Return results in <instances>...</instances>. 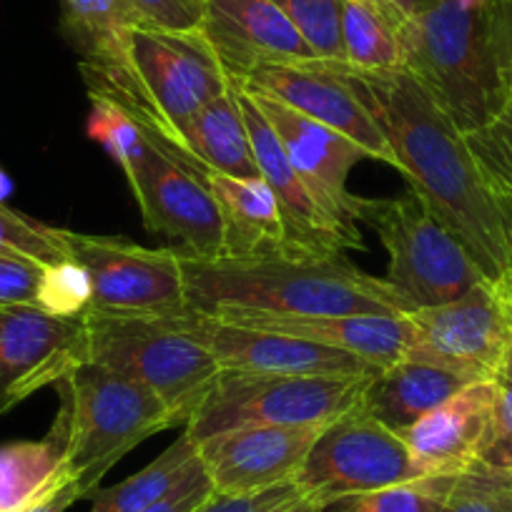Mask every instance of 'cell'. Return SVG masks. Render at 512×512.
Segmentation results:
<instances>
[{
    "label": "cell",
    "mask_w": 512,
    "mask_h": 512,
    "mask_svg": "<svg viewBox=\"0 0 512 512\" xmlns=\"http://www.w3.org/2000/svg\"><path fill=\"white\" fill-rule=\"evenodd\" d=\"M332 63L374 118L412 191L465 246L482 277L500 284L510 264L512 216L487 186L450 113L407 68L362 71Z\"/></svg>",
    "instance_id": "cell-1"
},
{
    "label": "cell",
    "mask_w": 512,
    "mask_h": 512,
    "mask_svg": "<svg viewBox=\"0 0 512 512\" xmlns=\"http://www.w3.org/2000/svg\"><path fill=\"white\" fill-rule=\"evenodd\" d=\"M186 309L211 317H334L410 314L400 294L342 254H181Z\"/></svg>",
    "instance_id": "cell-2"
},
{
    "label": "cell",
    "mask_w": 512,
    "mask_h": 512,
    "mask_svg": "<svg viewBox=\"0 0 512 512\" xmlns=\"http://www.w3.org/2000/svg\"><path fill=\"white\" fill-rule=\"evenodd\" d=\"M88 96L106 98L146 134L181 159L184 131L211 98L229 91L231 78L206 38L134 26L121 56L108 63H78Z\"/></svg>",
    "instance_id": "cell-3"
},
{
    "label": "cell",
    "mask_w": 512,
    "mask_h": 512,
    "mask_svg": "<svg viewBox=\"0 0 512 512\" xmlns=\"http://www.w3.org/2000/svg\"><path fill=\"white\" fill-rule=\"evenodd\" d=\"M405 68L450 113L462 134L485 126L510 98L497 58L490 6L435 0L400 23Z\"/></svg>",
    "instance_id": "cell-4"
},
{
    "label": "cell",
    "mask_w": 512,
    "mask_h": 512,
    "mask_svg": "<svg viewBox=\"0 0 512 512\" xmlns=\"http://www.w3.org/2000/svg\"><path fill=\"white\" fill-rule=\"evenodd\" d=\"M58 390L61 410L53 427L66 437V467L83 497H91L106 472L136 445L179 425L156 392L103 364H78Z\"/></svg>",
    "instance_id": "cell-5"
},
{
    "label": "cell",
    "mask_w": 512,
    "mask_h": 512,
    "mask_svg": "<svg viewBox=\"0 0 512 512\" xmlns=\"http://www.w3.org/2000/svg\"><path fill=\"white\" fill-rule=\"evenodd\" d=\"M86 362L121 372L161 397L186 427L221 367L166 317H108L86 309Z\"/></svg>",
    "instance_id": "cell-6"
},
{
    "label": "cell",
    "mask_w": 512,
    "mask_h": 512,
    "mask_svg": "<svg viewBox=\"0 0 512 512\" xmlns=\"http://www.w3.org/2000/svg\"><path fill=\"white\" fill-rule=\"evenodd\" d=\"M354 221L367 224L390 254L387 279L415 309L440 307L487 282L465 246L432 216L415 191L397 199L354 201Z\"/></svg>",
    "instance_id": "cell-7"
},
{
    "label": "cell",
    "mask_w": 512,
    "mask_h": 512,
    "mask_svg": "<svg viewBox=\"0 0 512 512\" xmlns=\"http://www.w3.org/2000/svg\"><path fill=\"white\" fill-rule=\"evenodd\" d=\"M369 377H294L221 369L186 432L196 442L216 432L256 425H329L362 405Z\"/></svg>",
    "instance_id": "cell-8"
},
{
    "label": "cell",
    "mask_w": 512,
    "mask_h": 512,
    "mask_svg": "<svg viewBox=\"0 0 512 512\" xmlns=\"http://www.w3.org/2000/svg\"><path fill=\"white\" fill-rule=\"evenodd\" d=\"M430 477L395 430L362 405L329 422L309 450L297 485L322 507L349 495Z\"/></svg>",
    "instance_id": "cell-9"
},
{
    "label": "cell",
    "mask_w": 512,
    "mask_h": 512,
    "mask_svg": "<svg viewBox=\"0 0 512 512\" xmlns=\"http://www.w3.org/2000/svg\"><path fill=\"white\" fill-rule=\"evenodd\" d=\"M68 256L91 277V312L108 317H171L186 312V287L176 249H149L118 236L61 229Z\"/></svg>",
    "instance_id": "cell-10"
},
{
    "label": "cell",
    "mask_w": 512,
    "mask_h": 512,
    "mask_svg": "<svg viewBox=\"0 0 512 512\" xmlns=\"http://www.w3.org/2000/svg\"><path fill=\"white\" fill-rule=\"evenodd\" d=\"M405 359L432 364L470 382L492 379L512 347V304L495 284L480 282L465 297L407 314Z\"/></svg>",
    "instance_id": "cell-11"
},
{
    "label": "cell",
    "mask_w": 512,
    "mask_h": 512,
    "mask_svg": "<svg viewBox=\"0 0 512 512\" xmlns=\"http://www.w3.org/2000/svg\"><path fill=\"white\" fill-rule=\"evenodd\" d=\"M176 329L189 334L219 362L224 372L249 374H294V377H372L379 367L342 352L299 337H287L267 329L226 322L211 314H171Z\"/></svg>",
    "instance_id": "cell-12"
},
{
    "label": "cell",
    "mask_w": 512,
    "mask_h": 512,
    "mask_svg": "<svg viewBox=\"0 0 512 512\" xmlns=\"http://www.w3.org/2000/svg\"><path fill=\"white\" fill-rule=\"evenodd\" d=\"M128 184L151 234L174 241L181 254H224V219L201 171L151 139L149 154Z\"/></svg>",
    "instance_id": "cell-13"
},
{
    "label": "cell",
    "mask_w": 512,
    "mask_h": 512,
    "mask_svg": "<svg viewBox=\"0 0 512 512\" xmlns=\"http://www.w3.org/2000/svg\"><path fill=\"white\" fill-rule=\"evenodd\" d=\"M86 362L81 317H53L41 307H0V415Z\"/></svg>",
    "instance_id": "cell-14"
},
{
    "label": "cell",
    "mask_w": 512,
    "mask_h": 512,
    "mask_svg": "<svg viewBox=\"0 0 512 512\" xmlns=\"http://www.w3.org/2000/svg\"><path fill=\"white\" fill-rule=\"evenodd\" d=\"M239 83L279 98L294 111L347 136L367 159L384 161L397 169V159L384 134L332 61L267 63L254 68Z\"/></svg>",
    "instance_id": "cell-15"
},
{
    "label": "cell",
    "mask_w": 512,
    "mask_h": 512,
    "mask_svg": "<svg viewBox=\"0 0 512 512\" xmlns=\"http://www.w3.org/2000/svg\"><path fill=\"white\" fill-rule=\"evenodd\" d=\"M327 425H256L216 432L199 442L214 492L244 495L297 480L309 450Z\"/></svg>",
    "instance_id": "cell-16"
},
{
    "label": "cell",
    "mask_w": 512,
    "mask_h": 512,
    "mask_svg": "<svg viewBox=\"0 0 512 512\" xmlns=\"http://www.w3.org/2000/svg\"><path fill=\"white\" fill-rule=\"evenodd\" d=\"M234 81V78H231ZM239 83V81H236ZM241 86V83H239ZM244 88L249 93L256 108L264 113L274 134L282 141L289 161L299 171L319 204L329 211L344 226H354V201L357 196L347 189V176L362 159H367L362 149L347 136H342L334 128L294 111L292 106L282 103L279 98L269 96L256 88Z\"/></svg>",
    "instance_id": "cell-17"
},
{
    "label": "cell",
    "mask_w": 512,
    "mask_h": 512,
    "mask_svg": "<svg viewBox=\"0 0 512 512\" xmlns=\"http://www.w3.org/2000/svg\"><path fill=\"white\" fill-rule=\"evenodd\" d=\"M234 86L241 111H244L256 169L277 196L294 244L307 254H342L344 249H362L359 229L344 226L319 204L307 181L299 176V171L289 161L282 141L274 134V128L269 126L264 113L256 108V103L251 101L249 93L239 83L234 81Z\"/></svg>",
    "instance_id": "cell-18"
},
{
    "label": "cell",
    "mask_w": 512,
    "mask_h": 512,
    "mask_svg": "<svg viewBox=\"0 0 512 512\" xmlns=\"http://www.w3.org/2000/svg\"><path fill=\"white\" fill-rule=\"evenodd\" d=\"M199 33L234 81L267 63L317 61L274 0H204Z\"/></svg>",
    "instance_id": "cell-19"
},
{
    "label": "cell",
    "mask_w": 512,
    "mask_h": 512,
    "mask_svg": "<svg viewBox=\"0 0 512 512\" xmlns=\"http://www.w3.org/2000/svg\"><path fill=\"white\" fill-rule=\"evenodd\" d=\"M495 382L480 379L427 412L420 422L400 432L415 460L430 475H462L480 465L490 435Z\"/></svg>",
    "instance_id": "cell-20"
},
{
    "label": "cell",
    "mask_w": 512,
    "mask_h": 512,
    "mask_svg": "<svg viewBox=\"0 0 512 512\" xmlns=\"http://www.w3.org/2000/svg\"><path fill=\"white\" fill-rule=\"evenodd\" d=\"M226 322L342 349L379 369L405 359L407 342H410L407 314H334V317H256L251 314V317H229Z\"/></svg>",
    "instance_id": "cell-21"
},
{
    "label": "cell",
    "mask_w": 512,
    "mask_h": 512,
    "mask_svg": "<svg viewBox=\"0 0 512 512\" xmlns=\"http://www.w3.org/2000/svg\"><path fill=\"white\" fill-rule=\"evenodd\" d=\"M224 219L221 256H299L307 251L292 241L282 206L262 176L234 179L204 174Z\"/></svg>",
    "instance_id": "cell-22"
},
{
    "label": "cell",
    "mask_w": 512,
    "mask_h": 512,
    "mask_svg": "<svg viewBox=\"0 0 512 512\" xmlns=\"http://www.w3.org/2000/svg\"><path fill=\"white\" fill-rule=\"evenodd\" d=\"M467 384L470 379L457 377V374L432 367V364L400 359L390 367L377 369L369 377L362 395V407L374 420L400 435L407 427L420 422L427 412L457 395Z\"/></svg>",
    "instance_id": "cell-23"
},
{
    "label": "cell",
    "mask_w": 512,
    "mask_h": 512,
    "mask_svg": "<svg viewBox=\"0 0 512 512\" xmlns=\"http://www.w3.org/2000/svg\"><path fill=\"white\" fill-rule=\"evenodd\" d=\"M181 161L201 174H224L234 179L259 176L234 81L229 91L211 98L189 121Z\"/></svg>",
    "instance_id": "cell-24"
},
{
    "label": "cell",
    "mask_w": 512,
    "mask_h": 512,
    "mask_svg": "<svg viewBox=\"0 0 512 512\" xmlns=\"http://www.w3.org/2000/svg\"><path fill=\"white\" fill-rule=\"evenodd\" d=\"M66 477V437L58 427L43 440L0 445V512H23Z\"/></svg>",
    "instance_id": "cell-25"
},
{
    "label": "cell",
    "mask_w": 512,
    "mask_h": 512,
    "mask_svg": "<svg viewBox=\"0 0 512 512\" xmlns=\"http://www.w3.org/2000/svg\"><path fill=\"white\" fill-rule=\"evenodd\" d=\"M199 442L184 435L166 447L154 462L111 487H98L91 495V512H146L164 502L191 472L199 467Z\"/></svg>",
    "instance_id": "cell-26"
},
{
    "label": "cell",
    "mask_w": 512,
    "mask_h": 512,
    "mask_svg": "<svg viewBox=\"0 0 512 512\" xmlns=\"http://www.w3.org/2000/svg\"><path fill=\"white\" fill-rule=\"evenodd\" d=\"M400 13L387 0H342L344 53L349 66L362 71L405 68Z\"/></svg>",
    "instance_id": "cell-27"
},
{
    "label": "cell",
    "mask_w": 512,
    "mask_h": 512,
    "mask_svg": "<svg viewBox=\"0 0 512 512\" xmlns=\"http://www.w3.org/2000/svg\"><path fill=\"white\" fill-rule=\"evenodd\" d=\"M144 26L128 0H61V31L83 63L121 56L126 33Z\"/></svg>",
    "instance_id": "cell-28"
},
{
    "label": "cell",
    "mask_w": 512,
    "mask_h": 512,
    "mask_svg": "<svg viewBox=\"0 0 512 512\" xmlns=\"http://www.w3.org/2000/svg\"><path fill=\"white\" fill-rule=\"evenodd\" d=\"M460 475H430L334 500L324 512H440Z\"/></svg>",
    "instance_id": "cell-29"
},
{
    "label": "cell",
    "mask_w": 512,
    "mask_h": 512,
    "mask_svg": "<svg viewBox=\"0 0 512 512\" xmlns=\"http://www.w3.org/2000/svg\"><path fill=\"white\" fill-rule=\"evenodd\" d=\"M86 134L88 139L103 146V151L126 174V179L136 174V169H139L141 161L146 159L151 149V136L146 134L144 128L128 116L123 108L106 101V98L91 96Z\"/></svg>",
    "instance_id": "cell-30"
},
{
    "label": "cell",
    "mask_w": 512,
    "mask_h": 512,
    "mask_svg": "<svg viewBox=\"0 0 512 512\" xmlns=\"http://www.w3.org/2000/svg\"><path fill=\"white\" fill-rule=\"evenodd\" d=\"M465 141L492 194L512 216V96L485 126L465 134Z\"/></svg>",
    "instance_id": "cell-31"
},
{
    "label": "cell",
    "mask_w": 512,
    "mask_h": 512,
    "mask_svg": "<svg viewBox=\"0 0 512 512\" xmlns=\"http://www.w3.org/2000/svg\"><path fill=\"white\" fill-rule=\"evenodd\" d=\"M0 256L26 259L38 267L71 259L58 226L41 224L6 204H0Z\"/></svg>",
    "instance_id": "cell-32"
},
{
    "label": "cell",
    "mask_w": 512,
    "mask_h": 512,
    "mask_svg": "<svg viewBox=\"0 0 512 512\" xmlns=\"http://www.w3.org/2000/svg\"><path fill=\"white\" fill-rule=\"evenodd\" d=\"M307 41L317 61H347L342 0H274Z\"/></svg>",
    "instance_id": "cell-33"
},
{
    "label": "cell",
    "mask_w": 512,
    "mask_h": 512,
    "mask_svg": "<svg viewBox=\"0 0 512 512\" xmlns=\"http://www.w3.org/2000/svg\"><path fill=\"white\" fill-rule=\"evenodd\" d=\"M91 277L86 267L76 259L43 267L41 287H38V307L53 317H81L91 307Z\"/></svg>",
    "instance_id": "cell-34"
},
{
    "label": "cell",
    "mask_w": 512,
    "mask_h": 512,
    "mask_svg": "<svg viewBox=\"0 0 512 512\" xmlns=\"http://www.w3.org/2000/svg\"><path fill=\"white\" fill-rule=\"evenodd\" d=\"M492 382H495V405H492L490 435L480 455V465L512 480V347L507 349Z\"/></svg>",
    "instance_id": "cell-35"
},
{
    "label": "cell",
    "mask_w": 512,
    "mask_h": 512,
    "mask_svg": "<svg viewBox=\"0 0 512 512\" xmlns=\"http://www.w3.org/2000/svg\"><path fill=\"white\" fill-rule=\"evenodd\" d=\"M512 485L482 465L462 472L452 485L440 512H505V492Z\"/></svg>",
    "instance_id": "cell-36"
},
{
    "label": "cell",
    "mask_w": 512,
    "mask_h": 512,
    "mask_svg": "<svg viewBox=\"0 0 512 512\" xmlns=\"http://www.w3.org/2000/svg\"><path fill=\"white\" fill-rule=\"evenodd\" d=\"M304 495L302 487L294 482L267 487V490L244 492V495H221L211 492L194 512H279Z\"/></svg>",
    "instance_id": "cell-37"
},
{
    "label": "cell",
    "mask_w": 512,
    "mask_h": 512,
    "mask_svg": "<svg viewBox=\"0 0 512 512\" xmlns=\"http://www.w3.org/2000/svg\"><path fill=\"white\" fill-rule=\"evenodd\" d=\"M149 28L196 33L204 21V0H128Z\"/></svg>",
    "instance_id": "cell-38"
},
{
    "label": "cell",
    "mask_w": 512,
    "mask_h": 512,
    "mask_svg": "<svg viewBox=\"0 0 512 512\" xmlns=\"http://www.w3.org/2000/svg\"><path fill=\"white\" fill-rule=\"evenodd\" d=\"M41 277L38 264L0 256V307H38Z\"/></svg>",
    "instance_id": "cell-39"
},
{
    "label": "cell",
    "mask_w": 512,
    "mask_h": 512,
    "mask_svg": "<svg viewBox=\"0 0 512 512\" xmlns=\"http://www.w3.org/2000/svg\"><path fill=\"white\" fill-rule=\"evenodd\" d=\"M211 492H214V487H211V480L209 475H206L204 465L199 462V467H196V470L191 472V475L186 477L164 502H159V505L151 507V510L146 512H194Z\"/></svg>",
    "instance_id": "cell-40"
},
{
    "label": "cell",
    "mask_w": 512,
    "mask_h": 512,
    "mask_svg": "<svg viewBox=\"0 0 512 512\" xmlns=\"http://www.w3.org/2000/svg\"><path fill=\"white\" fill-rule=\"evenodd\" d=\"M487 6H490L502 81H505L507 93L512 96V0H490Z\"/></svg>",
    "instance_id": "cell-41"
},
{
    "label": "cell",
    "mask_w": 512,
    "mask_h": 512,
    "mask_svg": "<svg viewBox=\"0 0 512 512\" xmlns=\"http://www.w3.org/2000/svg\"><path fill=\"white\" fill-rule=\"evenodd\" d=\"M83 500V492L73 477H66L58 485H53L46 495L38 497L33 505H28L23 512H66L73 502Z\"/></svg>",
    "instance_id": "cell-42"
},
{
    "label": "cell",
    "mask_w": 512,
    "mask_h": 512,
    "mask_svg": "<svg viewBox=\"0 0 512 512\" xmlns=\"http://www.w3.org/2000/svg\"><path fill=\"white\" fill-rule=\"evenodd\" d=\"M387 3H390V6L395 8L400 16L412 18V16H417V13L425 11V8H430L435 0H387Z\"/></svg>",
    "instance_id": "cell-43"
},
{
    "label": "cell",
    "mask_w": 512,
    "mask_h": 512,
    "mask_svg": "<svg viewBox=\"0 0 512 512\" xmlns=\"http://www.w3.org/2000/svg\"><path fill=\"white\" fill-rule=\"evenodd\" d=\"M279 512H324V507L319 505V502L314 500V497L302 495V497H299V500H294L292 505L282 507V510H279Z\"/></svg>",
    "instance_id": "cell-44"
},
{
    "label": "cell",
    "mask_w": 512,
    "mask_h": 512,
    "mask_svg": "<svg viewBox=\"0 0 512 512\" xmlns=\"http://www.w3.org/2000/svg\"><path fill=\"white\" fill-rule=\"evenodd\" d=\"M495 287H497V292H500L502 297L512 304V246H510V264H507L505 277H502V282L495 284Z\"/></svg>",
    "instance_id": "cell-45"
},
{
    "label": "cell",
    "mask_w": 512,
    "mask_h": 512,
    "mask_svg": "<svg viewBox=\"0 0 512 512\" xmlns=\"http://www.w3.org/2000/svg\"><path fill=\"white\" fill-rule=\"evenodd\" d=\"M13 194V179L0 169V204H6L8 196Z\"/></svg>",
    "instance_id": "cell-46"
},
{
    "label": "cell",
    "mask_w": 512,
    "mask_h": 512,
    "mask_svg": "<svg viewBox=\"0 0 512 512\" xmlns=\"http://www.w3.org/2000/svg\"><path fill=\"white\" fill-rule=\"evenodd\" d=\"M457 3H462V6H470V8H482V6H487L490 0H457Z\"/></svg>",
    "instance_id": "cell-47"
},
{
    "label": "cell",
    "mask_w": 512,
    "mask_h": 512,
    "mask_svg": "<svg viewBox=\"0 0 512 512\" xmlns=\"http://www.w3.org/2000/svg\"><path fill=\"white\" fill-rule=\"evenodd\" d=\"M505 512H512V485L505 492Z\"/></svg>",
    "instance_id": "cell-48"
}]
</instances>
